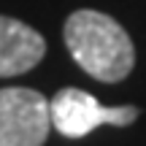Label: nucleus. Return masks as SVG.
Wrapping results in <instances>:
<instances>
[{
	"instance_id": "2",
	"label": "nucleus",
	"mask_w": 146,
	"mask_h": 146,
	"mask_svg": "<svg viewBox=\"0 0 146 146\" xmlns=\"http://www.w3.org/2000/svg\"><path fill=\"white\" fill-rule=\"evenodd\" d=\"M52 127L65 138H84L100 125L125 127L138 119L135 106H103L95 95L76 87H65L49 100Z\"/></svg>"
},
{
	"instance_id": "3",
	"label": "nucleus",
	"mask_w": 146,
	"mask_h": 146,
	"mask_svg": "<svg viewBox=\"0 0 146 146\" xmlns=\"http://www.w3.org/2000/svg\"><path fill=\"white\" fill-rule=\"evenodd\" d=\"M52 130V108L38 89H0V146H43Z\"/></svg>"
},
{
	"instance_id": "1",
	"label": "nucleus",
	"mask_w": 146,
	"mask_h": 146,
	"mask_svg": "<svg viewBox=\"0 0 146 146\" xmlns=\"http://www.w3.org/2000/svg\"><path fill=\"white\" fill-rule=\"evenodd\" d=\"M62 35L76 65L98 81L116 84L127 78L135 65V49L127 30L108 14L92 8L73 11Z\"/></svg>"
},
{
	"instance_id": "4",
	"label": "nucleus",
	"mask_w": 146,
	"mask_h": 146,
	"mask_svg": "<svg viewBox=\"0 0 146 146\" xmlns=\"http://www.w3.org/2000/svg\"><path fill=\"white\" fill-rule=\"evenodd\" d=\"M46 54V41L30 25L0 16V78L22 76L33 70Z\"/></svg>"
}]
</instances>
